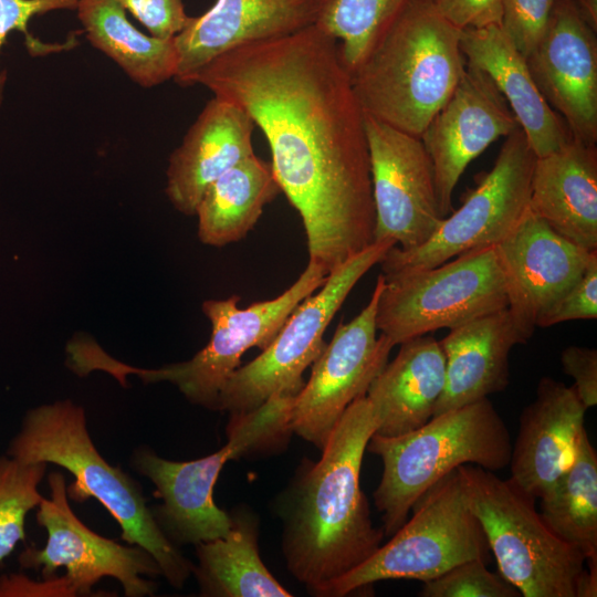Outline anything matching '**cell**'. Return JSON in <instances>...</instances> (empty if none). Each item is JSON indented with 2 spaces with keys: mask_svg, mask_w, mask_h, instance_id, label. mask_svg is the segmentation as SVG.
Segmentation results:
<instances>
[{
  "mask_svg": "<svg viewBox=\"0 0 597 597\" xmlns=\"http://www.w3.org/2000/svg\"><path fill=\"white\" fill-rule=\"evenodd\" d=\"M195 84L240 105L265 136L308 262L328 274L375 242L364 113L335 39L313 24L245 44L198 70Z\"/></svg>",
  "mask_w": 597,
  "mask_h": 597,
  "instance_id": "obj_1",
  "label": "cell"
},
{
  "mask_svg": "<svg viewBox=\"0 0 597 597\" xmlns=\"http://www.w3.org/2000/svg\"><path fill=\"white\" fill-rule=\"evenodd\" d=\"M384 279L376 325L394 346L509 306L507 279L495 245Z\"/></svg>",
  "mask_w": 597,
  "mask_h": 597,
  "instance_id": "obj_10",
  "label": "cell"
},
{
  "mask_svg": "<svg viewBox=\"0 0 597 597\" xmlns=\"http://www.w3.org/2000/svg\"><path fill=\"white\" fill-rule=\"evenodd\" d=\"M547 104L572 138L597 142V40L573 0H557L540 42L526 56Z\"/></svg>",
  "mask_w": 597,
  "mask_h": 597,
  "instance_id": "obj_17",
  "label": "cell"
},
{
  "mask_svg": "<svg viewBox=\"0 0 597 597\" xmlns=\"http://www.w3.org/2000/svg\"><path fill=\"white\" fill-rule=\"evenodd\" d=\"M458 472L499 573L523 597H576L586 561L546 525L536 499L481 467L462 464Z\"/></svg>",
  "mask_w": 597,
  "mask_h": 597,
  "instance_id": "obj_7",
  "label": "cell"
},
{
  "mask_svg": "<svg viewBox=\"0 0 597 597\" xmlns=\"http://www.w3.org/2000/svg\"><path fill=\"white\" fill-rule=\"evenodd\" d=\"M530 210L553 230L589 251L597 250V147L572 138L536 157Z\"/></svg>",
  "mask_w": 597,
  "mask_h": 597,
  "instance_id": "obj_24",
  "label": "cell"
},
{
  "mask_svg": "<svg viewBox=\"0 0 597 597\" xmlns=\"http://www.w3.org/2000/svg\"><path fill=\"white\" fill-rule=\"evenodd\" d=\"M153 36L171 40L187 25L190 15L184 0H117Z\"/></svg>",
  "mask_w": 597,
  "mask_h": 597,
  "instance_id": "obj_36",
  "label": "cell"
},
{
  "mask_svg": "<svg viewBox=\"0 0 597 597\" xmlns=\"http://www.w3.org/2000/svg\"><path fill=\"white\" fill-rule=\"evenodd\" d=\"M561 363L566 375L574 379V389L586 408L597 405V350L572 345L563 349Z\"/></svg>",
  "mask_w": 597,
  "mask_h": 597,
  "instance_id": "obj_37",
  "label": "cell"
},
{
  "mask_svg": "<svg viewBox=\"0 0 597 597\" xmlns=\"http://www.w3.org/2000/svg\"><path fill=\"white\" fill-rule=\"evenodd\" d=\"M280 192L270 163L255 154L243 159L203 192L195 213L199 240L211 247L242 240Z\"/></svg>",
  "mask_w": 597,
  "mask_h": 597,
  "instance_id": "obj_27",
  "label": "cell"
},
{
  "mask_svg": "<svg viewBox=\"0 0 597 597\" xmlns=\"http://www.w3.org/2000/svg\"><path fill=\"white\" fill-rule=\"evenodd\" d=\"M597 317V252L578 282L546 313L538 317L536 327H548L576 320Z\"/></svg>",
  "mask_w": 597,
  "mask_h": 597,
  "instance_id": "obj_35",
  "label": "cell"
},
{
  "mask_svg": "<svg viewBox=\"0 0 597 597\" xmlns=\"http://www.w3.org/2000/svg\"><path fill=\"white\" fill-rule=\"evenodd\" d=\"M7 454L22 462L53 463L67 470L74 478L66 486L69 498L98 501L121 526L122 540L147 551L172 587L185 585L193 565L163 533L137 481L100 454L81 406L59 400L30 409Z\"/></svg>",
  "mask_w": 597,
  "mask_h": 597,
  "instance_id": "obj_4",
  "label": "cell"
},
{
  "mask_svg": "<svg viewBox=\"0 0 597 597\" xmlns=\"http://www.w3.org/2000/svg\"><path fill=\"white\" fill-rule=\"evenodd\" d=\"M460 48L467 64L484 72L503 95L536 157L572 139L564 121L537 88L526 57L501 25L462 30Z\"/></svg>",
  "mask_w": 597,
  "mask_h": 597,
  "instance_id": "obj_23",
  "label": "cell"
},
{
  "mask_svg": "<svg viewBox=\"0 0 597 597\" xmlns=\"http://www.w3.org/2000/svg\"><path fill=\"white\" fill-rule=\"evenodd\" d=\"M557 0H500L501 28L526 57L543 36Z\"/></svg>",
  "mask_w": 597,
  "mask_h": 597,
  "instance_id": "obj_34",
  "label": "cell"
},
{
  "mask_svg": "<svg viewBox=\"0 0 597 597\" xmlns=\"http://www.w3.org/2000/svg\"><path fill=\"white\" fill-rule=\"evenodd\" d=\"M326 276L320 265L308 262L298 279L275 298L245 308L239 306L237 295L205 301L202 311L211 323V337L189 360L158 369L135 368L111 358L92 343L81 355V368L84 373L105 370L122 384L127 374L137 375L146 383L168 381L191 402L217 409L219 395L239 367L242 355L252 347L264 349L296 306L318 290Z\"/></svg>",
  "mask_w": 597,
  "mask_h": 597,
  "instance_id": "obj_6",
  "label": "cell"
},
{
  "mask_svg": "<svg viewBox=\"0 0 597 597\" xmlns=\"http://www.w3.org/2000/svg\"><path fill=\"white\" fill-rule=\"evenodd\" d=\"M374 242L327 274L323 285L302 301L262 353L238 367L224 384L217 409L232 415L250 412L280 392L297 394L302 375L325 347L323 335L357 282L390 248Z\"/></svg>",
  "mask_w": 597,
  "mask_h": 597,
  "instance_id": "obj_11",
  "label": "cell"
},
{
  "mask_svg": "<svg viewBox=\"0 0 597 597\" xmlns=\"http://www.w3.org/2000/svg\"><path fill=\"white\" fill-rule=\"evenodd\" d=\"M540 500L546 525L588 564H597V453L586 429L573 462Z\"/></svg>",
  "mask_w": 597,
  "mask_h": 597,
  "instance_id": "obj_29",
  "label": "cell"
},
{
  "mask_svg": "<svg viewBox=\"0 0 597 597\" xmlns=\"http://www.w3.org/2000/svg\"><path fill=\"white\" fill-rule=\"evenodd\" d=\"M461 31L430 0H408L350 75L363 112L420 137L464 72Z\"/></svg>",
  "mask_w": 597,
  "mask_h": 597,
  "instance_id": "obj_3",
  "label": "cell"
},
{
  "mask_svg": "<svg viewBox=\"0 0 597 597\" xmlns=\"http://www.w3.org/2000/svg\"><path fill=\"white\" fill-rule=\"evenodd\" d=\"M48 482L51 496L43 498L36 511L46 543L41 549H24L19 556L21 567L40 569L46 580L65 568L73 596L90 595L103 577L117 579L127 597L153 596L155 584L142 576L161 575L154 557L137 545L124 546L90 530L72 511L61 472H51Z\"/></svg>",
  "mask_w": 597,
  "mask_h": 597,
  "instance_id": "obj_13",
  "label": "cell"
},
{
  "mask_svg": "<svg viewBox=\"0 0 597 597\" xmlns=\"http://www.w3.org/2000/svg\"><path fill=\"white\" fill-rule=\"evenodd\" d=\"M597 596V564H588L582 573L576 586V597Z\"/></svg>",
  "mask_w": 597,
  "mask_h": 597,
  "instance_id": "obj_39",
  "label": "cell"
},
{
  "mask_svg": "<svg viewBox=\"0 0 597 597\" xmlns=\"http://www.w3.org/2000/svg\"><path fill=\"white\" fill-rule=\"evenodd\" d=\"M385 284L379 274L368 304L350 322L339 323L313 363L306 385L295 397L290 429L320 450L347 407L366 391L388 363L392 343L377 336L376 311Z\"/></svg>",
  "mask_w": 597,
  "mask_h": 597,
  "instance_id": "obj_14",
  "label": "cell"
},
{
  "mask_svg": "<svg viewBox=\"0 0 597 597\" xmlns=\"http://www.w3.org/2000/svg\"><path fill=\"white\" fill-rule=\"evenodd\" d=\"M254 127L240 105L218 96L207 102L169 157L166 195L176 210L193 216L209 185L254 155Z\"/></svg>",
  "mask_w": 597,
  "mask_h": 597,
  "instance_id": "obj_21",
  "label": "cell"
},
{
  "mask_svg": "<svg viewBox=\"0 0 597 597\" xmlns=\"http://www.w3.org/2000/svg\"><path fill=\"white\" fill-rule=\"evenodd\" d=\"M486 561H464L438 577L423 582L422 597H521L519 589L500 573L488 569Z\"/></svg>",
  "mask_w": 597,
  "mask_h": 597,
  "instance_id": "obj_32",
  "label": "cell"
},
{
  "mask_svg": "<svg viewBox=\"0 0 597 597\" xmlns=\"http://www.w3.org/2000/svg\"><path fill=\"white\" fill-rule=\"evenodd\" d=\"M583 19L597 31V0H573Z\"/></svg>",
  "mask_w": 597,
  "mask_h": 597,
  "instance_id": "obj_40",
  "label": "cell"
},
{
  "mask_svg": "<svg viewBox=\"0 0 597 597\" xmlns=\"http://www.w3.org/2000/svg\"><path fill=\"white\" fill-rule=\"evenodd\" d=\"M231 527L222 537L196 544L193 565L201 596L289 597L259 555V522L247 507L230 513Z\"/></svg>",
  "mask_w": 597,
  "mask_h": 597,
  "instance_id": "obj_26",
  "label": "cell"
},
{
  "mask_svg": "<svg viewBox=\"0 0 597 597\" xmlns=\"http://www.w3.org/2000/svg\"><path fill=\"white\" fill-rule=\"evenodd\" d=\"M517 127L515 116L492 80L465 64L453 93L420 136L432 163L443 218L452 211L453 190L469 164Z\"/></svg>",
  "mask_w": 597,
  "mask_h": 597,
  "instance_id": "obj_16",
  "label": "cell"
},
{
  "mask_svg": "<svg viewBox=\"0 0 597 597\" xmlns=\"http://www.w3.org/2000/svg\"><path fill=\"white\" fill-rule=\"evenodd\" d=\"M322 0H216L190 17L174 38L178 64L174 80L188 86L207 63L239 46L280 38L315 24Z\"/></svg>",
  "mask_w": 597,
  "mask_h": 597,
  "instance_id": "obj_19",
  "label": "cell"
},
{
  "mask_svg": "<svg viewBox=\"0 0 597 597\" xmlns=\"http://www.w3.org/2000/svg\"><path fill=\"white\" fill-rule=\"evenodd\" d=\"M535 160L517 127L505 137L492 169L426 242L410 250L396 245L388 250L379 262L383 274L430 269L468 251L499 244L528 210Z\"/></svg>",
  "mask_w": 597,
  "mask_h": 597,
  "instance_id": "obj_12",
  "label": "cell"
},
{
  "mask_svg": "<svg viewBox=\"0 0 597 597\" xmlns=\"http://www.w3.org/2000/svg\"><path fill=\"white\" fill-rule=\"evenodd\" d=\"M437 11L460 30L501 25L500 0H430Z\"/></svg>",
  "mask_w": 597,
  "mask_h": 597,
  "instance_id": "obj_38",
  "label": "cell"
},
{
  "mask_svg": "<svg viewBox=\"0 0 597 597\" xmlns=\"http://www.w3.org/2000/svg\"><path fill=\"white\" fill-rule=\"evenodd\" d=\"M530 338L509 307L451 328L439 341L446 357V385L432 417L505 390L510 352Z\"/></svg>",
  "mask_w": 597,
  "mask_h": 597,
  "instance_id": "obj_22",
  "label": "cell"
},
{
  "mask_svg": "<svg viewBox=\"0 0 597 597\" xmlns=\"http://www.w3.org/2000/svg\"><path fill=\"white\" fill-rule=\"evenodd\" d=\"M408 0H322L315 24L338 43L352 73L370 53Z\"/></svg>",
  "mask_w": 597,
  "mask_h": 597,
  "instance_id": "obj_30",
  "label": "cell"
},
{
  "mask_svg": "<svg viewBox=\"0 0 597 597\" xmlns=\"http://www.w3.org/2000/svg\"><path fill=\"white\" fill-rule=\"evenodd\" d=\"M364 126L375 207V242L391 241L402 250L417 248L444 219L431 159L420 137L366 113Z\"/></svg>",
  "mask_w": 597,
  "mask_h": 597,
  "instance_id": "obj_15",
  "label": "cell"
},
{
  "mask_svg": "<svg viewBox=\"0 0 597 597\" xmlns=\"http://www.w3.org/2000/svg\"><path fill=\"white\" fill-rule=\"evenodd\" d=\"M377 427L363 395L344 411L321 459L302 471L284 494L282 552L289 572L310 593L354 569L381 545L360 489L367 443Z\"/></svg>",
  "mask_w": 597,
  "mask_h": 597,
  "instance_id": "obj_2",
  "label": "cell"
},
{
  "mask_svg": "<svg viewBox=\"0 0 597 597\" xmlns=\"http://www.w3.org/2000/svg\"><path fill=\"white\" fill-rule=\"evenodd\" d=\"M45 471L44 462L0 455V562L25 538V517L43 499L38 486Z\"/></svg>",
  "mask_w": 597,
  "mask_h": 597,
  "instance_id": "obj_31",
  "label": "cell"
},
{
  "mask_svg": "<svg viewBox=\"0 0 597 597\" xmlns=\"http://www.w3.org/2000/svg\"><path fill=\"white\" fill-rule=\"evenodd\" d=\"M411 517L364 563L311 594L343 597L385 579L430 580L472 558L489 562L490 547L468 505L458 468L413 503Z\"/></svg>",
  "mask_w": 597,
  "mask_h": 597,
  "instance_id": "obj_9",
  "label": "cell"
},
{
  "mask_svg": "<svg viewBox=\"0 0 597 597\" xmlns=\"http://www.w3.org/2000/svg\"><path fill=\"white\" fill-rule=\"evenodd\" d=\"M75 11L88 42L139 86L154 87L175 77L174 39L139 31L117 0H78Z\"/></svg>",
  "mask_w": 597,
  "mask_h": 597,
  "instance_id": "obj_28",
  "label": "cell"
},
{
  "mask_svg": "<svg viewBox=\"0 0 597 597\" xmlns=\"http://www.w3.org/2000/svg\"><path fill=\"white\" fill-rule=\"evenodd\" d=\"M586 407L573 386L542 377L521 412L510 479L534 499L545 495L574 460Z\"/></svg>",
  "mask_w": 597,
  "mask_h": 597,
  "instance_id": "obj_20",
  "label": "cell"
},
{
  "mask_svg": "<svg viewBox=\"0 0 597 597\" xmlns=\"http://www.w3.org/2000/svg\"><path fill=\"white\" fill-rule=\"evenodd\" d=\"M78 0H0V52L12 32L24 35V45L33 57L73 49L77 45L76 33L66 42L46 43L33 36L28 29L32 18L55 10H76ZM6 74L0 73V106L3 101Z\"/></svg>",
  "mask_w": 597,
  "mask_h": 597,
  "instance_id": "obj_33",
  "label": "cell"
},
{
  "mask_svg": "<svg viewBox=\"0 0 597 597\" xmlns=\"http://www.w3.org/2000/svg\"><path fill=\"white\" fill-rule=\"evenodd\" d=\"M366 391L374 411L376 434L396 437L425 425L446 385V357L433 336L426 334L399 344Z\"/></svg>",
  "mask_w": 597,
  "mask_h": 597,
  "instance_id": "obj_25",
  "label": "cell"
},
{
  "mask_svg": "<svg viewBox=\"0 0 597 597\" xmlns=\"http://www.w3.org/2000/svg\"><path fill=\"white\" fill-rule=\"evenodd\" d=\"M495 247L507 279V307L530 337L538 317L578 282L597 252L558 234L530 207L515 229Z\"/></svg>",
  "mask_w": 597,
  "mask_h": 597,
  "instance_id": "obj_18",
  "label": "cell"
},
{
  "mask_svg": "<svg viewBox=\"0 0 597 597\" xmlns=\"http://www.w3.org/2000/svg\"><path fill=\"white\" fill-rule=\"evenodd\" d=\"M295 396L275 394L256 409L232 415L228 442L217 452L192 461H171L147 447L132 457L134 469L148 478L161 504L150 509L158 526L176 546L198 544L224 536L231 516L213 502V486L224 463L238 459L271 439L291 432L290 416Z\"/></svg>",
  "mask_w": 597,
  "mask_h": 597,
  "instance_id": "obj_8",
  "label": "cell"
},
{
  "mask_svg": "<svg viewBox=\"0 0 597 597\" xmlns=\"http://www.w3.org/2000/svg\"><path fill=\"white\" fill-rule=\"evenodd\" d=\"M369 452L383 461L374 492L385 536L407 521L418 498L462 464L499 471L510 463L509 429L489 398L431 417L421 427L396 437L374 433Z\"/></svg>",
  "mask_w": 597,
  "mask_h": 597,
  "instance_id": "obj_5",
  "label": "cell"
}]
</instances>
